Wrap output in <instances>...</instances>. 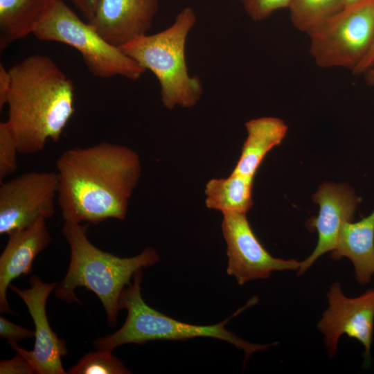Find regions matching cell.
<instances>
[{"instance_id":"obj_7","label":"cell","mask_w":374,"mask_h":374,"mask_svg":"<svg viewBox=\"0 0 374 374\" xmlns=\"http://www.w3.org/2000/svg\"><path fill=\"white\" fill-rule=\"evenodd\" d=\"M308 35L310 53L317 66L353 71L374 42V0L344 8Z\"/></svg>"},{"instance_id":"obj_14","label":"cell","mask_w":374,"mask_h":374,"mask_svg":"<svg viewBox=\"0 0 374 374\" xmlns=\"http://www.w3.org/2000/svg\"><path fill=\"white\" fill-rule=\"evenodd\" d=\"M0 256V312L13 313L6 296L14 279L31 273L33 260L51 242L46 219L10 233Z\"/></svg>"},{"instance_id":"obj_23","label":"cell","mask_w":374,"mask_h":374,"mask_svg":"<svg viewBox=\"0 0 374 374\" xmlns=\"http://www.w3.org/2000/svg\"><path fill=\"white\" fill-rule=\"evenodd\" d=\"M0 337L8 342H17L35 337V331L16 325L3 317H0Z\"/></svg>"},{"instance_id":"obj_16","label":"cell","mask_w":374,"mask_h":374,"mask_svg":"<svg viewBox=\"0 0 374 374\" xmlns=\"http://www.w3.org/2000/svg\"><path fill=\"white\" fill-rule=\"evenodd\" d=\"M245 126L247 136L233 172L253 178L267 154L282 142L288 128L276 117L251 119Z\"/></svg>"},{"instance_id":"obj_19","label":"cell","mask_w":374,"mask_h":374,"mask_svg":"<svg viewBox=\"0 0 374 374\" xmlns=\"http://www.w3.org/2000/svg\"><path fill=\"white\" fill-rule=\"evenodd\" d=\"M288 9L293 26L308 35L344 6L341 0H292Z\"/></svg>"},{"instance_id":"obj_26","label":"cell","mask_w":374,"mask_h":374,"mask_svg":"<svg viewBox=\"0 0 374 374\" xmlns=\"http://www.w3.org/2000/svg\"><path fill=\"white\" fill-rule=\"evenodd\" d=\"M90 22L94 17L99 0H71Z\"/></svg>"},{"instance_id":"obj_4","label":"cell","mask_w":374,"mask_h":374,"mask_svg":"<svg viewBox=\"0 0 374 374\" xmlns=\"http://www.w3.org/2000/svg\"><path fill=\"white\" fill-rule=\"evenodd\" d=\"M142 269L137 271L132 283L123 291L120 309L127 311V319L115 332L96 339L93 345L98 350L112 351L127 344H143L155 340H186L199 337H211L227 341L244 353V362L253 353L262 351L276 344H256L248 342L226 329L233 317L258 302V298L248 303L224 321L214 325L199 326L174 319L149 306L141 292Z\"/></svg>"},{"instance_id":"obj_13","label":"cell","mask_w":374,"mask_h":374,"mask_svg":"<svg viewBox=\"0 0 374 374\" xmlns=\"http://www.w3.org/2000/svg\"><path fill=\"white\" fill-rule=\"evenodd\" d=\"M159 0H99L89 22L109 44L121 47L147 35Z\"/></svg>"},{"instance_id":"obj_12","label":"cell","mask_w":374,"mask_h":374,"mask_svg":"<svg viewBox=\"0 0 374 374\" xmlns=\"http://www.w3.org/2000/svg\"><path fill=\"white\" fill-rule=\"evenodd\" d=\"M312 199L319 204V211L317 217L308 222V226L317 231L318 242L312 253L301 261L297 271L299 276L303 274L320 256L335 249L343 224L353 221L359 202V199L350 187L333 183L321 184Z\"/></svg>"},{"instance_id":"obj_11","label":"cell","mask_w":374,"mask_h":374,"mask_svg":"<svg viewBox=\"0 0 374 374\" xmlns=\"http://www.w3.org/2000/svg\"><path fill=\"white\" fill-rule=\"evenodd\" d=\"M29 282L30 287L28 289L20 290L12 284L9 288L24 302L33 320L35 328L33 350H27L17 342L8 344L29 362L35 373H67L62 364V357L68 353L66 341L53 331L46 312L47 299L58 283L43 282L36 275L31 276Z\"/></svg>"},{"instance_id":"obj_22","label":"cell","mask_w":374,"mask_h":374,"mask_svg":"<svg viewBox=\"0 0 374 374\" xmlns=\"http://www.w3.org/2000/svg\"><path fill=\"white\" fill-rule=\"evenodd\" d=\"M247 15L254 21H261L275 11L288 8L292 0H240Z\"/></svg>"},{"instance_id":"obj_28","label":"cell","mask_w":374,"mask_h":374,"mask_svg":"<svg viewBox=\"0 0 374 374\" xmlns=\"http://www.w3.org/2000/svg\"><path fill=\"white\" fill-rule=\"evenodd\" d=\"M363 74H364L366 83L370 86L374 87V66L368 69Z\"/></svg>"},{"instance_id":"obj_1","label":"cell","mask_w":374,"mask_h":374,"mask_svg":"<svg viewBox=\"0 0 374 374\" xmlns=\"http://www.w3.org/2000/svg\"><path fill=\"white\" fill-rule=\"evenodd\" d=\"M57 202L64 221L123 220L141 172L138 154L109 142L64 151L56 161Z\"/></svg>"},{"instance_id":"obj_21","label":"cell","mask_w":374,"mask_h":374,"mask_svg":"<svg viewBox=\"0 0 374 374\" xmlns=\"http://www.w3.org/2000/svg\"><path fill=\"white\" fill-rule=\"evenodd\" d=\"M19 152L17 141L6 121L0 123V182L16 172L17 154Z\"/></svg>"},{"instance_id":"obj_17","label":"cell","mask_w":374,"mask_h":374,"mask_svg":"<svg viewBox=\"0 0 374 374\" xmlns=\"http://www.w3.org/2000/svg\"><path fill=\"white\" fill-rule=\"evenodd\" d=\"M50 0H0V51L34 33Z\"/></svg>"},{"instance_id":"obj_9","label":"cell","mask_w":374,"mask_h":374,"mask_svg":"<svg viewBox=\"0 0 374 374\" xmlns=\"http://www.w3.org/2000/svg\"><path fill=\"white\" fill-rule=\"evenodd\" d=\"M329 306L323 313L317 328L324 336L330 358L335 356L342 335L357 339L364 346V365L371 362L374 328V289L355 298L346 296L338 282L327 293Z\"/></svg>"},{"instance_id":"obj_24","label":"cell","mask_w":374,"mask_h":374,"mask_svg":"<svg viewBox=\"0 0 374 374\" xmlns=\"http://www.w3.org/2000/svg\"><path fill=\"white\" fill-rule=\"evenodd\" d=\"M1 374H33L35 371L29 362L19 353L15 357L0 362Z\"/></svg>"},{"instance_id":"obj_6","label":"cell","mask_w":374,"mask_h":374,"mask_svg":"<svg viewBox=\"0 0 374 374\" xmlns=\"http://www.w3.org/2000/svg\"><path fill=\"white\" fill-rule=\"evenodd\" d=\"M33 35L40 40L57 42L76 49L89 72L107 78L120 75L138 80L145 70L97 32L90 23L82 21L63 0H50Z\"/></svg>"},{"instance_id":"obj_20","label":"cell","mask_w":374,"mask_h":374,"mask_svg":"<svg viewBox=\"0 0 374 374\" xmlns=\"http://www.w3.org/2000/svg\"><path fill=\"white\" fill-rule=\"evenodd\" d=\"M69 374H127L130 371L112 351L98 350L85 354L67 371Z\"/></svg>"},{"instance_id":"obj_10","label":"cell","mask_w":374,"mask_h":374,"mask_svg":"<svg viewBox=\"0 0 374 374\" xmlns=\"http://www.w3.org/2000/svg\"><path fill=\"white\" fill-rule=\"evenodd\" d=\"M222 231L226 242V273L239 285L267 278L276 271H298L301 267L296 260L273 257L256 236L246 213H223Z\"/></svg>"},{"instance_id":"obj_2","label":"cell","mask_w":374,"mask_h":374,"mask_svg":"<svg viewBox=\"0 0 374 374\" xmlns=\"http://www.w3.org/2000/svg\"><path fill=\"white\" fill-rule=\"evenodd\" d=\"M9 71L6 123L20 154L39 152L48 140H60L73 114V83L51 57L42 55L29 56Z\"/></svg>"},{"instance_id":"obj_5","label":"cell","mask_w":374,"mask_h":374,"mask_svg":"<svg viewBox=\"0 0 374 374\" xmlns=\"http://www.w3.org/2000/svg\"><path fill=\"white\" fill-rule=\"evenodd\" d=\"M195 22L194 10L186 7L166 29L120 47L145 70L154 73L160 84L162 103L168 109L176 106L191 107L202 93L200 80L190 75L186 61V39Z\"/></svg>"},{"instance_id":"obj_18","label":"cell","mask_w":374,"mask_h":374,"mask_svg":"<svg viewBox=\"0 0 374 374\" xmlns=\"http://www.w3.org/2000/svg\"><path fill=\"white\" fill-rule=\"evenodd\" d=\"M253 178L235 172L226 178L212 179L205 187L207 208L225 213H246L253 206Z\"/></svg>"},{"instance_id":"obj_8","label":"cell","mask_w":374,"mask_h":374,"mask_svg":"<svg viewBox=\"0 0 374 374\" xmlns=\"http://www.w3.org/2000/svg\"><path fill=\"white\" fill-rule=\"evenodd\" d=\"M56 172H29L0 182V234H10L55 213Z\"/></svg>"},{"instance_id":"obj_29","label":"cell","mask_w":374,"mask_h":374,"mask_svg":"<svg viewBox=\"0 0 374 374\" xmlns=\"http://www.w3.org/2000/svg\"><path fill=\"white\" fill-rule=\"evenodd\" d=\"M364 0H341L344 8L353 6Z\"/></svg>"},{"instance_id":"obj_3","label":"cell","mask_w":374,"mask_h":374,"mask_svg":"<svg viewBox=\"0 0 374 374\" xmlns=\"http://www.w3.org/2000/svg\"><path fill=\"white\" fill-rule=\"evenodd\" d=\"M88 224L64 221L62 235L70 247V262L63 280L55 289V296L68 303H80L75 290L80 286L93 292L107 314L109 327L116 325L119 301L134 274L159 260L157 251L148 247L140 254L120 258L93 245L87 236Z\"/></svg>"},{"instance_id":"obj_15","label":"cell","mask_w":374,"mask_h":374,"mask_svg":"<svg viewBox=\"0 0 374 374\" xmlns=\"http://www.w3.org/2000/svg\"><path fill=\"white\" fill-rule=\"evenodd\" d=\"M344 257L353 263L357 283H369L374 275V209L359 221L343 224L330 258Z\"/></svg>"},{"instance_id":"obj_25","label":"cell","mask_w":374,"mask_h":374,"mask_svg":"<svg viewBox=\"0 0 374 374\" xmlns=\"http://www.w3.org/2000/svg\"><path fill=\"white\" fill-rule=\"evenodd\" d=\"M10 87V74L9 69L0 64V109L6 105L7 98Z\"/></svg>"},{"instance_id":"obj_27","label":"cell","mask_w":374,"mask_h":374,"mask_svg":"<svg viewBox=\"0 0 374 374\" xmlns=\"http://www.w3.org/2000/svg\"><path fill=\"white\" fill-rule=\"evenodd\" d=\"M373 66H374V42L367 55L353 72L355 75H361Z\"/></svg>"}]
</instances>
